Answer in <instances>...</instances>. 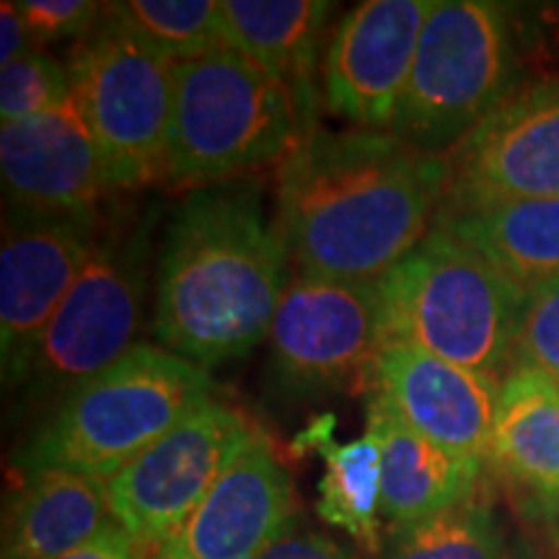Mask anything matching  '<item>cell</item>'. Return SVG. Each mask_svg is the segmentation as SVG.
<instances>
[{
    "label": "cell",
    "instance_id": "18",
    "mask_svg": "<svg viewBox=\"0 0 559 559\" xmlns=\"http://www.w3.org/2000/svg\"><path fill=\"white\" fill-rule=\"evenodd\" d=\"M366 419L381 443V515L391 526H412L477 498L485 461L417 436L373 396H368Z\"/></svg>",
    "mask_w": 559,
    "mask_h": 559
},
{
    "label": "cell",
    "instance_id": "3",
    "mask_svg": "<svg viewBox=\"0 0 559 559\" xmlns=\"http://www.w3.org/2000/svg\"><path fill=\"white\" fill-rule=\"evenodd\" d=\"M213 400L207 370L158 345H135L62 400L19 451L24 474L62 469L107 485Z\"/></svg>",
    "mask_w": 559,
    "mask_h": 559
},
{
    "label": "cell",
    "instance_id": "5",
    "mask_svg": "<svg viewBox=\"0 0 559 559\" xmlns=\"http://www.w3.org/2000/svg\"><path fill=\"white\" fill-rule=\"evenodd\" d=\"M300 140L290 94L241 52L221 47L174 66V104L160 179L205 190L285 160Z\"/></svg>",
    "mask_w": 559,
    "mask_h": 559
},
{
    "label": "cell",
    "instance_id": "9",
    "mask_svg": "<svg viewBox=\"0 0 559 559\" xmlns=\"http://www.w3.org/2000/svg\"><path fill=\"white\" fill-rule=\"evenodd\" d=\"M272 383L296 400L368 386L383 347L379 283L296 272L267 334Z\"/></svg>",
    "mask_w": 559,
    "mask_h": 559
},
{
    "label": "cell",
    "instance_id": "1",
    "mask_svg": "<svg viewBox=\"0 0 559 559\" xmlns=\"http://www.w3.org/2000/svg\"><path fill=\"white\" fill-rule=\"evenodd\" d=\"M445 160L394 132L324 130L280 164L277 228L300 275L379 283L436 228Z\"/></svg>",
    "mask_w": 559,
    "mask_h": 559
},
{
    "label": "cell",
    "instance_id": "25",
    "mask_svg": "<svg viewBox=\"0 0 559 559\" xmlns=\"http://www.w3.org/2000/svg\"><path fill=\"white\" fill-rule=\"evenodd\" d=\"M70 102L68 66L34 50L3 66L0 73V120L3 124L47 115Z\"/></svg>",
    "mask_w": 559,
    "mask_h": 559
},
{
    "label": "cell",
    "instance_id": "10",
    "mask_svg": "<svg viewBox=\"0 0 559 559\" xmlns=\"http://www.w3.org/2000/svg\"><path fill=\"white\" fill-rule=\"evenodd\" d=\"M254 432L239 409L215 400L202 404L104 485L111 521L148 555L158 551L207 498Z\"/></svg>",
    "mask_w": 559,
    "mask_h": 559
},
{
    "label": "cell",
    "instance_id": "22",
    "mask_svg": "<svg viewBox=\"0 0 559 559\" xmlns=\"http://www.w3.org/2000/svg\"><path fill=\"white\" fill-rule=\"evenodd\" d=\"M334 417L326 415L296 438L298 449H311L324 459V477L319 479L317 513L324 523L353 536L368 555L379 557L381 539V492L383 466L381 443L373 432L337 443L332 438Z\"/></svg>",
    "mask_w": 559,
    "mask_h": 559
},
{
    "label": "cell",
    "instance_id": "28",
    "mask_svg": "<svg viewBox=\"0 0 559 559\" xmlns=\"http://www.w3.org/2000/svg\"><path fill=\"white\" fill-rule=\"evenodd\" d=\"M254 559H355L349 551L319 531L300 528L298 523L277 536L267 549H262Z\"/></svg>",
    "mask_w": 559,
    "mask_h": 559
},
{
    "label": "cell",
    "instance_id": "15",
    "mask_svg": "<svg viewBox=\"0 0 559 559\" xmlns=\"http://www.w3.org/2000/svg\"><path fill=\"white\" fill-rule=\"evenodd\" d=\"M298 523L290 472L254 432L207 498L151 559H254Z\"/></svg>",
    "mask_w": 559,
    "mask_h": 559
},
{
    "label": "cell",
    "instance_id": "31",
    "mask_svg": "<svg viewBox=\"0 0 559 559\" xmlns=\"http://www.w3.org/2000/svg\"><path fill=\"white\" fill-rule=\"evenodd\" d=\"M513 559H536V557H531V555H526V551H521V555H515Z\"/></svg>",
    "mask_w": 559,
    "mask_h": 559
},
{
    "label": "cell",
    "instance_id": "19",
    "mask_svg": "<svg viewBox=\"0 0 559 559\" xmlns=\"http://www.w3.org/2000/svg\"><path fill=\"white\" fill-rule=\"evenodd\" d=\"M531 500L559 510V386L534 368H510L500 386L489 459Z\"/></svg>",
    "mask_w": 559,
    "mask_h": 559
},
{
    "label": "cell",
    "instance_id": "4",
    "mask_svg": "<svg viewBox=\"0 0 559 559\" xmlns=\"http://www.w3.org/2000/svg\"><path fill=\"white\" fill-rule=\"evenodd\" d=\"M528 290L438 226L379 280L383 345L506 379Z\"/></svg>",
    "mask_w": 559,
    "mask_h": 559
},
{
    "label": "cell",
    "instance_id": "16",
    "mask_svg": "<svg viewBox=\"0 0 559 559\" xmlns=\"http://www.w3.org/2000/svg\"><path fill=\"white\" fill-rule=\"evenodd\" d=\"M5 213L96 215L115 192L107 164L73 99L0 128Z\"/></svg>",
    "mask_w": 559,
    "mask_h": 559
},
{
    "label": "cell",
    "instance_id": "17",
    "mask_svg": "<svg viewBox=\"0 0 559 559\" xmlns=\"http://www.w3.org/2000/svg\"><path fill=\"white\" fill-rule=\"evenodd\" d=\"M334 3L321 0H223L226 47L241 52L290 94L300 138L319 128L321 41Z\"/></svg>",
    "mask_w": 559,
    "mask_h": 559
},
{
    "label": "cell",
    "instance_id": "27",
    "mask_svg": "<svg viewBox=\"0 0 559 559\" xmlns=\"http://www.w3.org/2000/svg\"><path fill=\"white\" fill-rule=\"evenodd\" d=\"M16 9L34 45L86 39L104 19V3L91 0H19Z\"/></svg>",
    "mask_w": 559,
    "mask_h": 559
},
{
    "label": "cell",
    "instance_id": "14",
    "mask_svg": "<svg viewBox=\"0 0 559 559\" xmlns=\"http://www.w3.org/2000/svg\"><path fill=\"white\" fill-rule=\"evenodd\" d=\"M500 386L495 376L391 342L376 355L366 389L417 436L487 464Z\"/></svg>",
    "mask_w": 559,
    "mask_h": 559
},
{
    "label": "cell",
    "instance_id": "8",
    "mask_svg": "<svg viewBox=\"0 0 559 559\" xmlns=\"http://www.w3.org/2000/svg\"><path fill=\"white\" fill-rule=\"evenodd\" d=\"M70 99L99 145L115 190L160 179L174 104V62L104 16L68 62Z\"/></svg>",
    "mask_w": 559,
    "mask_h": 559
},
{
    "label": "cell",
    "instance_id": "6",
    "mask_svg": "<svg viewBox=\"0 0 559 559\" xmlns=\"http://www.w3.org/2000/svg\"><path fill=\"white\" fill-rule=\"evenodd\" d=\"M510 13L492 0H436L396 109L394 135L443 158L515 91Z\"/></svg>",
    "mask_w": 559,
    "mask_h": 559
},
{
    "label": "cell",
    "instance_id": "26",
    "mask_svg": "<svg viewBox=\"0 0 559 559\" xmlns=\"http://www.w3.org/2000/svg\"><path fill=\"white\" fill-rule=\"evenodd\" d=\"M513 368H534L559 386V277L528 290Z\"/></svg>",
    "mask_w": 559,
    "mask_h": 559
},
{
    "label": "cell",
    "instance_id": "21",
    "mask_svg": "<svg viewBox=\"0 0 559 559\" xmlns=\"http://www.w3.org/2000/svg\"><path fill=\"white\" fill-rule=\"evenodd\" d=\"M436 223L521 288L559 277V200L445 210Z\"/></svg>",
    "mask_w": 559,
    "mask_h": 559
},
{
    "label": "cell",
    "instance_id": "24",
    "mask_svg": "<svg viewBox=\"0 0 559 559\" xmlns=\"http://www.w3.org/2000/svg\"><path fill=\"white\" fill-rule=\"evenodd\" d=\"M376 559H508V549L495 508L472 498L432 519L394 528Z\"/></svg>",
    "mask_w": 559,
    "mask_h": 559
},
{
    "label": "cell",
    "instance_id": "30",
    "mask_svg": "<svg viewBox=\"0 0 559 559\" xmlns=\"http://www.w3.org/2000/svg\"><path fill=\"white\" fill-rule=\"evenodd\" d=\"M34 52V39L29 29H26L24 19L16 9V3L5 0L0 5V62L11 66L13 60L24 58V55Z\"/></svg>",
    "mask_w": 559,
    "mask_h": 559
},
{
    "label": "cell",
    "instance_id": "13",
    "mask_svg": "<svg viewBox=\"0 0 559 559\" xmlns=\"http://www.w3.org/2000/svg\"><path fill=\"white\" fill-rule=\"evenodd\" d=\"M436 0H366L345 13L321 66L326 109L353 128L391 132Z\"/></svg>",
    "mask_w": 559,
    "mask_h": 559
},
{
    "label": "cell",
    "instance_id": "12",
    "mask_svg": "<svg viewBox=\"0 0 559 559\" xmlns=\"http://www.w3.org/2000/svg\"><path fill=\"white\" fill-rule=\"evenodd\" d=\"M99 239V213H5L0 247V368L5 389L24 386L41 334Z\"/></svg>",
    "mask_w": 559,
    "mask_h": 559
},
{
    "label": "cell",
    "instance_id": "7",
    "mask_svg": "<svg viewBox=\"0 0 559 559\" xmlns=\"http://www.w3.org/2000/svg\"><path fill=\"white\" fill-rule=\"evenodd\" d=\"M153 213L109 226L62 300L24 379L26 400L55 407L135 347L148 298Z\"/></svg>",
    "mask_w": 559,
    "mask_h": 559
},
{
    "label": "cell",
    "instance_id": "29",
    "mask_svg": "<svg viewBox=\"0 0 559 559\" xmlns=\"http://www.w3.org/2000/svg\"><path fill=\"white\" fill-rule=\"evenodd\" d=\"M60 559H151L140 544L122 526L109 521L94 539H88L83 547L68 551Z\"/></svg>",
    "mask_w": 559,
    "mask_h": 559
},
{
    "label": "cell",
    "instance_id": "2",
    "mask_svg": "<svg viewBox=\"0 0 559 559\" xmlns=\"http://www.w3.org/2000/svg\"><path fill=\"white\" fill-rule=\"evenodd\" d=\"M290 264L257 187L190 192L166 221L153 270L158 347L205 370L249 355L267 342Z\"/></svg>",
    "mask_w": 559,
    "mask_h": 559
},
{
    "label": "cell",
    "instance_id": "20",
    "mask_svg": "<svg viewBox=\"0 0 559 559\" xmlns=\"http://www.w3.org/2000/svg\"><path fill=\"white\" fill-rule=\"evenodd\" d=\"M24 477L5 521L3 559H60L111 521L102 481L62 469Z\"/></svg>",
    "mask_w": 559,
    "mask_h": 559
},
{
    "label": "cell",
    "instance_id": "11",
    "mask_svg": "<svg viewBox=\"0 0 559 559\" xmlns=\"http://www.w3.org/2000/svg\"><path fill=\"white\" fill-rule=\"evenodd\" d=\"M443 160L440 213L559 200V81L515 88Z\"/></svg>",
    "mask_w": 559,
    "mask_h": 559
},
{
    "label": "cell",
    "instance_id": "23",
    "mask_svg": "<svg viewBox=\"0 0 559 559\" xmlns=\"http://www.w3.org/2000/svg\"><path fill=\"white\" fill-rule=\"evenodd\" d=\"M104 16L174 66L226 47L221 3L215 0H122L104 3Z\"/></svg>",
    "mask_w": 559,
    "mask_h": 559
}]
</instances>
